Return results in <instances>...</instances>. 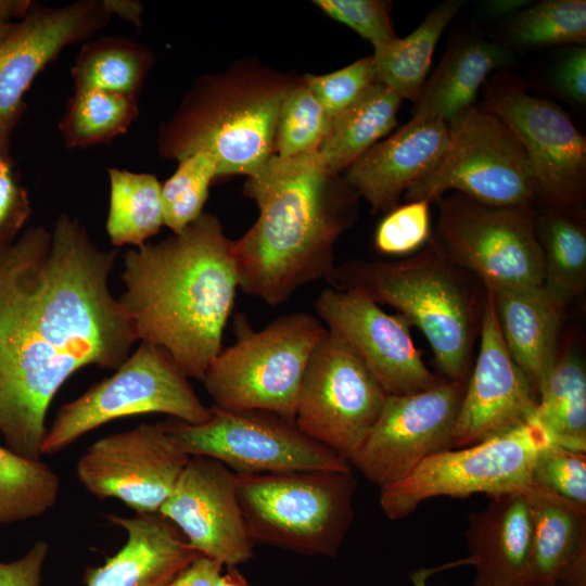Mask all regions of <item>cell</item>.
<instances>
[{"mask_svg":"<svg viewBox=\"0 0 586 586\" xmlns=\"http://www.w3.org/2000/svg\"><path fill=\"white\" fill-rule=\"evenodd\" d=\"M7 162H12V160L10 158V156H8V155L3 152V150H2V148H1V145H0V166L3 165V164L7 163Z\"/></svg>","mask_w":586,"mask_h":586,"instance_id":"cell-53","label":"cell"},{"mask_svg":"<svg viewBox=\"0 0 586 586\" xmlns=\"http://www.w3.org/2000/svg\"><path fill=\"white\" fill-rule=\"evenodd\" d=\"M217 164L207 153L199 152L178 161L176 171L162 184L164 226L173 234L181 232L203 214Z\"/></svg>","mask_w":586,"mask_h":586,"instance_id":"cell-37","label":"cell"},{"mask_svg":"<svg viewBox=\"0 0 586 586\" xmlns=\"http://www.w3.org/2000/svg\"><path fill=\"white\" fill-rule=\"evenodd\" d=\"M531 3L528 0H487L483 2L482 8L487 16L496 18L519 13Z\"/></svg>","mask_w":586,"mask_h":586,"instance_id":"cell-48","label":"cell"},{"mask_svg":"<svg viewBox=\"0 0 586 586\" xmlns=\"http://www.w3.org/2000/svg\"><path fill=\"white\" fill-rule=\"evenodd\" d=\"M510 63L511 54L498 43L476 38L453 41L425 82L409 122L448 123L474 105L491 72Z\"/></svg>","mask_w":586,"mask_h":586,"instance_id":"cell-25","label":"cell"},{"mask_svg":"<svg viewBox=\"0 0 586 586\" xmlns=\"http://www.w3.org/2000/svg\"><path fill=\"white\" fill-rule=\"evenodd\" d=\"M301 78L262 66L239 65L200 77L160 127L158 153L180 161L212 155L217 176H252L273 154L283 99Z\"/></svg>","mask_w":586,"mask_h":586,"instance_id":"cell-4","label":"cell"},{"mask_svg":"<svg viewBox=\"0 0 586 586\" xmlns=\"http://www.w3.org/2000/svg\"><path fill=\"white\" fill-rule=\"evenodd\" d=\"M314 3L331 18L345 24L377 46L396 38L390 2L379 0H317Z\"/></svg>","mask_w":586,"mask_h":586,"instance_id":"cell-41","label":"cell"},{"mask_svg":"<svg viewBox=\"0 0 586 586\" xmlns=\"http://www.w3.org/2000/svg\"><path fill=\"white\" fill-rule=\"evenodd\" d=\"M213 586H252L235 569L228 568L227 573L220 574Z\"/></svg>","mask_w":586,"mask_h":586,"instance_id":"cell-50","label":"cell"},{"mask_svg":"<svg viewBox=\"0 0 586 586\" xmlns=\"http://www.w3.org/2000/svg\"><path fill=\"white\" fill-rule=\"evenodd\" d=\"M438 200L433 237L455 266L476 275L489 292L543 284L534 206L492 207L460 193Z\"/></svg>","mask_w":586,"mask_h":586,"instance_id":"cell-11","label":"cell"},{"mask_svg":"<svg viewBox=\"0 0 586 586\" xmlns=\"http://www.w3.org/2000/svg\"><path fill=\"white\" fill-rule=\"evenodd\" d=\"M386 397L361 360L326 328L306 368L294 421L304 434L349 461Z\"/></svg>","mask_w":586,"mask_h":586,"instance_id":"cell-13","label":"cell"},{"mask_svg":"<svg viewBox=\"0 0 586 586\" xmlns=\"http://www.w3.org/2000/svg\"><path fill=\"white\" fill-rule=\"evenodd\" d=\"M144 413L199 424L208 419L209 407L163 347L140 342L111 377L61 406L47 428L41 455L56 454L112 420Z\"/></svg>","mask_w":586,"mask_h":586,"instance_id":"cell-8","label":"cell"},{"mask_svg":"<svg viewBox=\"0 0 586 586\" xmlns=\"http://www.w3.org/2000/svg\"><path fill=\"white\" fill-rule=\"evenodd\" d=\"M527 494L533 513L527 586H553L586 543V505L562 498L535 482Z\"/></svg>","mask_w":586,"mask_h":586,"instance_id":"cell-26","label":"cell"},{"mask_svg":"<svg viewBox=\"0 0 586 586\" xmlns=\"http://www.w3.org/2000/svg\"><path fill=\"white\" fill-rule=\"evenodd\" d=\"M430 201L417 200L387 213L374 233L375 249L385 255H406L425 245L431 238Z\"/></svg>","mask_w":586,"mask_h":586,"instance_id":"cell-38","label":"cell"},{"mask_svg":"<svg viewBox=\"0 0 586 586\" xmlns=\"http://www.w3.org/2000/svg\"><path fill=\"white\" fill-rule=\"evenodd\" d=\"M31 215L28 193L13 173L12 162L0 166V247L13 243Z\"/></svg>","mask_w":586,"mask_h":586,"instance_id":"cell-42","label":"cell"},{"mask_svg":"<svg viewBox=\"0 0 586 586\" xmlns=\"http://www.w3.org/2000/svg\"><path fill=\"white\" fill-rule=\"evenodd\" d=\"M491 293L506 346L537 394L559 355L565 305L544 284Z\"/></svg>","mask_w":586,"mask_h":586,"instance_id":"cell-24","label":"cell"},{"mask_svg":"<svg viewBox=\"0 0 586 586\" xmlns=\"http://www.w3.org/2000/svg\"><path fill=\"white\" fill-rule=\"evenodd\" d=\"M305 84L326 113L335 117L352 105L375 81L372 55L326 75H305Z\"/></svg>","mask_w":586,"mask_h":586,"instance_id":"cell-40","label":"cell"},{"mask_svg":"<svg viewBox=\"0 0 586 586\" xmlns=\"http://www.w3.org/2000/svg\"><path fill=\"white\" fill-rule=\"evenodd\" d=\"M189 456L215 459L237 474L348 471L349 462L304 434L295 421L276 413L209 407L199 424L165 421Z\"/></svg>","mask_w":586,"mask_h":586,"instance_id":"cell-12","label":"cell"},{"mask_svg":"<svg viewBox=\"0 0 586 586\" xmlns=\"http://www.w3.org/2000/svg\"><path fill=\"white\" fill-rule=\"evenodd\" d=\"M555 586V585H553Z\"/></svg>","mask_w":586,"mask_h":586,"instance_id":"cell-54","label":"cell"},{"mask_svg":"<svg viewBox=\"0 0 586 586\" xmlns=\"http://www.w3.org/2000/svg\"><path fill=\"white\" fill-rule=\"evenodd\" d=\"M331 126L326 113L302 79L282 101L273 139V154L294 157L318 152Z\"/></svg>","mask_w":586,"mask_h":586,"instance_id":"cell-36","label":"cell"},{"mask_svg":"<svg viewBox=\"0 0 586 586\" xmlns=\"http://www.w3.org/2000/svg\"><path fill=\"white\" fill-rule=\"evenodd\" d=\"M533 482L562 498L586 505V453L550 444L536 460Z\"/></svg>","mask_w":586,"mask_h":586,"instance_id":"cell-39","label":"cell"},{"mask_svg":"<svg viewBox=\"0 0 586 586\" xmlns=\"http://www.w3.org/2000/svg\"><path fill=\"white\" fill-rule=\"evenodd\" d=\"M555 586H586V543L565 565Z\"/></svg>","mask_w":586,"mask_h":586,"instance_id":"cell-46","label":"cell"},{"mask_svg":"<svg viewBox=\"0 0 586 586\" xmlns=\"http://www.w3.org/2000/svg\"><path fill=\"white\" fill-rule=\"evenodd\" d=\"M16 23H0V41H2L15 27Z\"/></svg>","mask_w":586,"mask_h":586,"instance_id":"cell-52","label":"cell"},{"mask_svg":"<svg viewBox=\"0 0 586 586\" xmlns=\"http://www.w3.org/2000/svg\"><path fill=\"white\" fill-rule=\"evenodd\" d=\"M105 4L113 15H118L126 22L131 23L137 28L142 25L141 16L143 14V5L139 1L131 0H104Z\"/></svg>","mask_w":586,"mask_h":586,"instance_id":"cell-47","label":"cell"},{"mask_svg":"<svg viewBox=\"0 0 586 586\" xmlns=\"http://www.w3.org/2000/svg\"><path fill=\"white\" fill-rule=\"evenodd\" d=\"M106 233L115 247H140L160 232L163 222L161 189L156 176L110 167Z\"/></svg>","mask_w":586,"mask_h":586,"instance_id":"cell-31","label":"cell"},{"mask_svg":"<svg viewBox=\"0 0 586 586\" xmlns=\"http://www.w3.org/2000/svg\"><path fill=\"white\" fill-rule=\"evenodd\" d=\"M49 552V545L39 540L21 558L0 561V586H41L43 563Z\"/></svg>","mask_w":586,"mask_h":586,"instance_id":"cell-43","label":"cell"},{"mask_svg":"<svg viewBox=\"0 0 586 586\" xmlns=\"http://www.w3.org/2000/svg\"><path fill=\"white\" fill-rule=\"evenodd\" d=\"M222 568L220 562L200 556L165 586H213Z\"/></svg>","mask_w":586,"mask_h":586,"instance_id":"cell-45","label":"cell"},{"mask_svg":"<svg viewBox=\"0 0 586 586\" xmlns=\"http://www.w3.org/2000/svg\"><path fill=\"white\" fill-rule=\"evenodd\" d=\"M189 458L165 421L141 423L92 443L77 461L76 474L99 499L116 498L136 513H157Z\"/></svg>","mask_w":586,"mask_h":586,"instance_id":"cell-16","label":"cell"},{"mask_svg":"<svg viewBox=\"0 0 586 586\" xmlns=\"http://www.w3.org/2000/svg\"><path fill=\"white\" fill-rule=\"evenodd\" d=\"M237 487V473L224 463L191 456L158 513L180 531L198 553L235 568L254 553Z\"/></svg>","mask_w":586,"mask_h":586,"instance_id":"cell-20","label":"cell"},{"mask_svg":"<svg viewBox=\"0 0 586 586\" xmlns=\"http://www.w3.org/2000/svg\"><path fill=\"white\" fill-rule=\"evenodd\" d=\"M464 387V382L441 379L424 391L387 395L349 464L382 488L404 480L429 457L453 449Z\"/></svg>","mask_w":586,"mask_h":586,"instance_id":"cell-15","label":"cell"},{"mask_svg":"<svg viewBox=\"0 0 586 586\" xmlns=\"http://www.w3.org/2000/svg\"><path fill=\"white\" fill-rule=\"evenodd\" d=\"M552 443L532 419L477 444L438 453L404 480L380 488V506L388 519L399 520L434 497L528 492L536 460Z\"/></svg>","mask_w":586,"mask_h":586,"instance_id":"cell-10","label":"cell"},{"mask_svg":"<svg viewBox=\"0 0 586 586\" xmlns=\"http://www.w3.org/2000/svg\"><path fill=\"white\" fill-rule=\"evenodd\" d=\"M532 532L527 492L491 496L483 510L472 512L467 562L475 568L473 586H527Z\"/></svg>","mask_w":586,"mask_h":586,"instance_id":"cell-22","label":"cell"},{"mask_svg":"<svg viewBox=\"0 0 586 586\" xmlns=\"http://www.w3.org/2000/svg\"><path fill=\"white\" fill-rule=\"evenodd\" d=\"M138 115L135 95L100 89L74 90L59 122V131L69 149L109 144L127 132Z\"/></svg>","mask_w":586,"mask_h":586,"instance_id":"cell-32","label":"cell"},{"mask_svg":"<svg viewBox=\"0 0 586 586\" xmlns=\"http://www.w3.org/2000/svg\"><path fill=\"white\" fill-rule=\"evenodd\" d=\"M34 1L0 0V23H12L11 18H25L30 12Z\"/></svg>","mask_w":586,"mask_h":586,"instance_id":"cell-49","label":"cell"},{"mask_svg":"<svg viewBox=\"0 0 586 586\" xmlns=\"http://www.w3.org/2000/svg\"><path fill=\"white\" fill-rule=\"evenodd\" d=\"M480 346L454 428L453 449L471 446L531 421L537 394L504 341L493 295L486 291Z\"/></svg>","mask_w":586,"mask_h":586,"instance_id":"cell-19","label":"cell"},{"mask_svg":"<svg viewBox=\"0 0 586 586\" xmlns=\"http://www.w3.org/2000/svg\"><path fill=\"white\" fill-rule=\"evenodd\" d=\"M112 18L104 0L62 7L34 3L25 18L0 41V145L9 156L11 135L25 111L35 78L69 46L86 42Z\"/></svg>","mask_w":586,"mask_h":586,"instance_id":"cell-18","label":"cell"},{"mask_svg":"<svg viewBox=\"0 0 586 586\" xmlns=\"http://www.w3.org/2000/svg\"><path fill=\"white\" fill-rule=\"evenodd\" d=\"M107 519L125 531L127 539L101 566L87 571V586H165L201 556L158 512Z\"/></svg>","mask_w":586,"mask_h":586,"instance_id":"cell-23","label":"cell"},{"mask_svg":"<svg viewBox=\"0 0 586 586\" xmlns=\"http://www.w3.org/2000/svg\"><path fill=\"white\" fill-rule=\"evenodd\" d=\"M317 317L361 360L383 391L400 396L428 390L441 379L424 364L411 324L354 291L327 288L315 302Z\"/></svg>","mask_w":586,"mask_h":586,"instance_id":"cell-17","label":"cell"},{"mask_svg":"<svg viewBox=\"0 0 586 586\" xmlns=\"http://www.w3.org/2000/svg\"><path fill=\"white\" fill-rule=\"evenodd\" d=\"M118 297L138 341L163 347L189 378L202 381L222 348L239 275L233 240L203 213L181 232L128 250Z\"/></svg>","mask_w":586,"mask_h":586,"instance_id":"cell-2","label":"cell"},{"mask_svg":"<svg viewBox=\"0 0 586 586\" xmlns=\"http://www.w3.org/2000/svg\"><path fill=\"white\" fill-rule=\"evenodd\" d=\"M536 230L543 252L545 288L566 305L586 285V233L577 218L549 209Z\"/></svg>","mask_w":586,"mask_h":586,"instance_id":"cell-33","label":"cell"},{"mask_svg":"<svg viewBox=\"0 0 586 586\" xmlns=\"http://www.w3.org/2000/svg\"><path fill=\"white\" fill-rule=\"evenodd\" d=\"M245 194L259 209L255 224L233 240L239 288L270 306L302 286L328 280L334 246L356 217L358 194L318 152L275 154L247 177Z\"/></svg>","mask_w":586,"mask_h":586,"instance_id":"cell-3","label":"cell"},{"mask_svg":"<svg viewBox=\"0 0 586 586\" xmlns=\"http://www.w3.org/2000/svg\"><path fill=\"white\" fill-rule=\"evenodd\" d=\"M155 63L152 50L122 36L84 42L72 68L74 90L100 89L138 97Z\"/></svg>","mask_w":586,"mask_h":586,"instance_id":"cell-30","label":"cell"},{"mask_svg":"<svg viewBox=\"0 0 586 586\" xmlns=\"http://www.w3.org/2000/svg\"><path fill=\"white\" fill-rule=\"evenodd\" d=\"M461 4L460 0L444 1L407 37L373 46L375 81L402 100L417 102L426 82L435 47Z\"/></svg>","mask_w":586,"mask_h":586,"instance_id":"cell-27","label":"cell"},{"mask_svg":"<svg viewBox=\"0 0 586 586\" xmlns=\"http://www.w3.org/2000/svg\"><path fill=\"white\" fill-rule=\"evenodd\" d=\"M442 569V568H440ZM440 569H419L410 574L413 586H428V578Z\"/></svg>","mask_w":586,"mask_h":586,"instance_id":"cell-51","label":"cell"},{"mask_svg":"<svg viewBox=\"0 0 586 586\" xmlns=\"http://www.w3.org/2000/svg\"><path fill=\"white\" fill-rule=\"evenodd\" d=\"M460 268L433 235L417 255L400 260L353 259L328 278L331 288L393 307L423 333L445 379L467 382L477 333L473 295Z\"/></svg>","mask_w":586,"mask_h":586,"instance_id":"cell-5","label":"cell"},{"mask_svg":"<svg viewBox=\"0 0 586 586\" xmlns=\"http://www.w3.org/2000/svg\"><path fill=\"white\" fill-rule=\"evenodd\" d=\"M402 99L382 84L371 85L352 105L331 118L318 153L333 173L345 171L396 126Z\"/></svg>","mask_w":586,"mask_h":586,"instance_id":"cell-28","label":"cell"},{"mask_svg":"<svg viewBox=\"0 0 586 586\" xmlns=\"http://www.w3.org/2000/svg\"><path fill=\"white\" fill-rule=\"evenodd\" d=\"M447 125L444 156L405 192L406 202H432L456 190L486 206H534L538 191L525 151L498 117L472 105Z\"/></svg>","mask_w":586,"mask_h":586,"instance_id":"cell-9","label":"cell"},{"mask_svg":"<svg viewBox=\"0 0 586 586\" xmlns=\"http://www.w3.org/2000/svg\"><path fill=\"white\" fill-rule=\"evenodd\" d=\"M556 86L569 99L586 102V49L584 46L571 50L556 71Z\"/></svg>","mask_w":586,"mask_h":586,"instance_id":"cell-44","label":"cell"},{"mask_svg":"<svg viewBox=\"0 0 586 586\" xmlns=\"http://www.w3.org/2000/svg\"><path fill=\"white\" fill-rule=\"evenodd\" d=\"M237 341L221 348L202 382L214 405L295 419L309 359L326 331L317 316L283 315L254 331L238 319Z\"/></svg>","mask_w":586,"mask_h":586,"instance_id":"cell-7","label":"cell"},{"mask_svg":"<svg viewBox=\"0 0 586 586\" xmlns=\"http://www.w3.org/2000/svg\"><path fill=\"white\" fill-rule=\"evenodd\" d=\"M449 142L447 123L408 122L345 169L343 180L370 205L388 213L419 179L433 170Z\"/></svg>","mask_w":586,"mask_h":586,"instance_id":"cell-21","label":"cell"},{"mask_svg":"<svg viewBox=\"0 0 586 586\" xmlns=\"http://www.w3.org/2000/svg\"><path fill=\"white\" fill-rule=\"evenodd\" d=\"M251 540L305 556L334 557L354 517L348 471L237 474Z\"/></svg>","mask_w":586,"mask_h":586,"instance_id":"cell-6","label":"cell"},{"mask_svg":"<svg viewBox=\"0 0 586 586\" xmlns=\"http://www.w3.org/2000/svg\"><path fill=\"white\" fill-rule=\"evenodd\" d=\"M117 250L62 213L0 247V433L40 459L51 402L79 369H117L138 341L110 288Z\"/></svg>","mask_w":586,"mask_h":586,"instance_id":"cell-1","label":"cell"},{"mask_svg":"<svg viewBox=\"0 0 586 586\" xmlns=\"http://www.w3.org/2000/svg\"><path fill=\"white\" fill-rule=\"evenodd\" d=\"M533 419L555 444L586 453V370L573 345L559 351L538 390Z\"/></svg>","mask_w":586,"mask_h":586,"instance_id":"cell-29","label":"cell"},{"mask_svg":"<svg viewBox=\"0 0 586 586\" xmlns=\"http://www.w3.org/2000/svg\"><path fill=\"white\" fill-rule=\"evenodd\" d=\"M59 494L60 479L49 466L0 446V524L41 517Z\"/></svg>","mask_w":586,"mask_h":586,"instance_id":"cell-34","label":"cell"},{"mask_svg":"<svg viewBox=\"0 0 586 586\" xmlns=\"http://www.w3.org/2000/svg\"><path fill=\"white\" fill-rule=\"evenodd\" d=\"M517 137L530 162L538 200L581 217L586 190V139L557 104L513 82L488 86L485 109Z\"/></svg>","mask_w":586,"mask_h":586,"instance_id":"cell-14","label":"cell"},{"mask_svg":"<svg viewBox=\"0 0 586 586\" xmlns=\"http://www.w3.org/2000/svg\"><path fill=\"white\" fill-rule=\"evenodd\" d=\"M511 39L522 46L576 43L586 41L585 0H544L520 11L508 28Z\"/></svg>","mask_w":586,"mask_h":586,"instance_id":"cell-35","label":"cell"}]
</instances>
